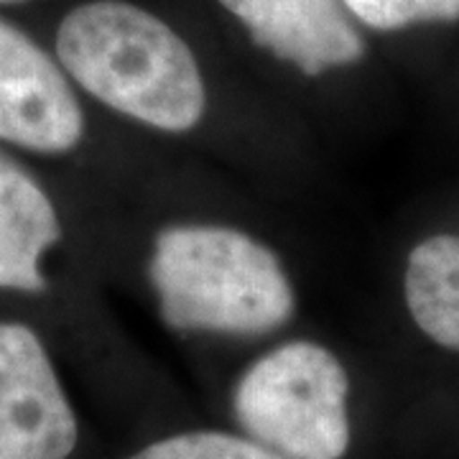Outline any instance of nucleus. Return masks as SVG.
Masks as SVG:
<instances>
[{"mask_svg":"<svg viewBox=\"0 0 459 459\" xmlns=\"http://www.w3.org/2000/svg\"><path fill=\"white\" fill-rule=\"evenodd\" d=\"M56 56L84 92L153 131L189 133L207 113L195 51L161 18L126 0L72 8L56 31Z\"/></svg>","mask_w":459,"mask_h":459,"instance_id":"f257e3e1","label":"nucleus"},{"mask_svg":"<svg viewBox=\"0 0 459 459\" xmlns=\"http://www.w3.org/2000/svg\"><path fill=\"white\" fill-rule=\"evenodd\" d=\"M159 314L177 332L258 337L291 322L294 283L276 250L230 225L159 230L148 258Z\"/></svg>","mask_w":459,"mask_h":459,"instance_id":"f03ea898","label":"nucleus"},{"mask_svg":"<svg viewBox=\"0 0 459 459\" xmlns=\"http://www.w3.org/2000/svg\"><path fill=\"white\" fill-rule=\"evenodd\" d=\"M243 434L283 459H344L352 442L350 376L340 358L314 340L263 352L232 391Z\"/></svg>","mask_w":459,"mask_h":459,"instance_id":"7ed1b4c3","label":"nucleus"},{"mask_svg":"<svg viewBox=\"0 0 459 459\" xmlns=\"http://www.w3.org/2000/svg\"><path fill=\"white\" fill-rule=\"evenodd\" d=\"M77 416L39 334L0 322V459H66Z\"/></svg>","mask_w":459,"mask_h":459,"instance_id":"20e7f679","label":"nucleus"},{"mask_svg":"<svg viewBox=\"0 0 459 459\" xmlns=\"http://www.w3.org/2000/svg\"><path fill=\"white\" fill-rule=\"evenodd\" d=\"M82 138V108L65 72L33 39L0 18V141L56 156Z\"/></svg>","mask_w":459,"mask_h":459,"instance_id":"39448f33","label":"nucleus"},{"mask_svg":"<svg viewBox=\"0 0 459 459\" xmlns=\"http://www.w3.org/2000/svg\"><path fill=\"white\" fill-rule=\"evenodd\" d=\"M220 5L261 49L309 77L355 65L365 54L342 0H220Z\"/></svg>","mask_w":459,"mask_h":459,"instance_id":"423d86ee","label":"nucleus"},{"mask_svg":"<svg viewBox=\"0 0 459 459\" xmlns=\"http://www.w3.org/2000/svg\"><path fill=\"white\" fill-rule=\"evenodd\" d=\"M59 240L62 222L49 195L23 166L0 153V289L44 291L41 261Z\"/></svg>","mask_w":459,"mask_h":459,"instance_id":"0eeeda50","label":"nucleus"},{"mask_svg":"<svg viewBox=\"0 0 459 459\" xmlns=\"http://www.w3.org/2000/svg\"><path fill=\"white\" fill-rule=\"evenodd\" d=\"M403 299L413 325L431 342L459 352V235L439 232L413 246Z\"/></svg>","mask_w":459,"mask_h":459,"instance_id":"6e6552de","label":"nucleus"},{"mask_svg":"<svg viewBox=\"0 0 459 459\" xmlns=\"http://www.w3.org/2000/svg\"><path fill=\"white\" fill-rule=\"evenodd\" d=\"M126 459H283L246 434L214 429L181 431L146 444Z\"/></svg>","mask_w":459,"mask_h":459,"instance_id":"1a4fd4ad","label":"nucleus"},{"mask_svg":"<svg viewBox=\"0 0 459 459\" xmlns=\"http://www.w3.org/2000/svg\"><path fill=\"white\" fill-rule=\"evenodd\" d=\"M344 8L376 31H398L427 21H457L459 0H342Z\"/></svg>","mask_w":459,"mask_h":459,"instance_id":"9d476101","label":"nucleus"},{"mask_svg":"<svg viewBox=\"0 0 459 459\" xmlns=\"http://www.w3.org/2000/svg\"><path fill=\"white\" fill-rule=\"evenodd\" d=\"M13 3H26V0H0V5H13Z\"/></svg>","mask_w":459,"mask_h":459,"instance_id":"9b49d317","label":"nucleus"}]
</instances>
